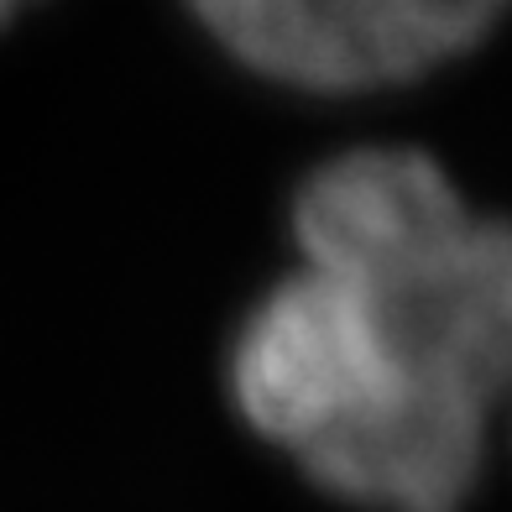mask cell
<instances>
[{"label":"cell","mask_w":512,"mask_h":512,"mask_svg":"<svg viewBox=\"0 0 512 512\" xmlns=\"http://www.w3.org/2000/svg\"><path fill=\"white\" fill-rule=\"evenodd\" d=\"M293 246L230 340L236 413L356 512H465L512 398V225L361 147L298 183Z\"/></svg>","instance_id":"1"},{"label":"cell","mask_w":512,"mask_h":512,"mask_svg":"<svg viewBox=\"0 0 512 512\" xmlns=\"http://www.w3.org/2000/svg\"><path fill=\"white\" fill-rule=\"evenodd\" d=\"M256 79L304 95H366L471 53L512 0H183Z\"/></svg>","instance_id":"2"},{"label":"cell","mask_w":512,"mask_h":512,"mask_svg":"<svg viewBox=\"0 0 512 512\" xmlns=\"http://www.w3.org/2000/svg\"><path fill=\"white\" fill-rule=\"evenodd\" d=\"M27 6H37V0H0V27H6V21H16Z\"/></svg>","instance_id":"3"}]
</instances>
